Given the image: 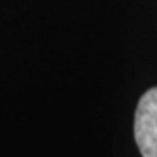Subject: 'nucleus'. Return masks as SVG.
Masks as SVG:
<instances>
[{
	"mask_svg": "<svg viewBox=\"0 0 157 157\" xmlns=\"http://www.w3.org/2000/svg\"><path fill=\"white\" fill-rule=\"evenodd\" d=\"M135 140L143 157H157V87L147 90L138 103Z\"/></svg>",
	"mask_w": 157,
	"mask_h": 157,
	"instance_id": "f257e3e1",
	"label": "nucleus"
}]
</instances>
